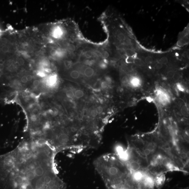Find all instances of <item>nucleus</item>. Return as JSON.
<instances>
[{"label": "nucleus", "instance_id": "9d476101", "mask_svg": "<svg viewBox=\"0 0 189 189\" xmlns=\"http://www.w3.org/2000/svg\"><path fill=\"white\" fill-rule=\"evenodd\" d=\"M181 112L182 114L185 116H189V112H188V109L186 106H184L182 107L181 109Z\"/></svg>", "mask_w": 189, "mask_h": 189}, {"label": "nucleus", "instance_id": "39448f33", "mask_svg": "<svg viewBox=\"0 0 189 189\" xmlns=\"http://www.w3.org/2000/svg\"><path fill=\"white\" fill-rule=\"evenodd\" d=\"M69 75L70 77L74 80H77L81 77V73L76 69L71 71Z\"/></svg>", "mask_w": 189, "mask_h": 189}, {"label": "nucleus", "instance_id": "72a5a7b5", "mask_svg": "<svg viewBox=\"0 0 189 189\" xmlns=\"http://www.w3.org/2000/svg\"><path fill=\"white\" fill-rule=\"evenodd\" d=\"M182 189H189V187H186V188H184Z\"/></svg>", "mask_w": 189, "mask_h": 189}, {"label": "nucleus", "instance_id": "473e14b6", "mask_svg": "<svg viewBox=\"0 0 189 189\" xmlns=\"http://www.w3.org/2000/svg\"><path fill=\"white\" fill-rule=\"evenodd\" d=\"M178 89H179L180 91H184V88H183V86H182L181 85H179L178 86Z\"/></svg>", "mask_w": 189, "mask_h": 189}, {"label": "nucleus", "instance_id": "f3484780", "mask_svg": "<svg viewBox=\"0 0 189 189\" xmlns=\"http://www.w3.org/2000/svg\"><path fill=\"white\" fill-rule=\"evenodd\" d=\"M96 110L98 114H101L103 111V108L101 106H98L96 108Z\"/></svg>", "mask_w": 189, "mask_h": 189}, {"label": "nucleus", "instance_id": "bb28decb", "mask_svg": "<svg viewBox=\"0 0 189 189\" xmlns=\"http://www.w3.org/2000/svg\"><path fill=\"white\" fill-rule=\"evenodd\" d=\"M9 48L7 46H4L2 48V51L4 52H8L9 51Z\"/></svg>", "mask_w": 189, "mask_h": 189}, {"label": "nucleus", "instance_id": "7c9ffc66", "mask_svg": "<svg viewBox=\"0 0 189 189\" xmlns=\"http://www.w3.org/2000/svg\"><path fill=\"white\" fill-rule=\"evenodd\" d=\"M88 111H87V110H86V109H85V110H84L83 111V115H82V116H83V117H87V116H88Z\"/></svg>", "mask_w": 189, "mask_h": 189}, {"label": "nucleus", "instance_id": "cd10ccee", "mask_svg": "<svg viewBox=\"0 0 189 189\" xmlns=\"http://www.w3.org/2000/svg\"><path fill=\"white\" fill-rule=\"evenodd\" d=\"M173 79L177 81L180 78V75L178 73H175L174 76L173 77Z\"/></svg>", "mask_w": 189, "mask_h": 189}, {"label": "nucleus", "instance_id": "7ed1b4c3", "mask_svg": "<svg viewBox=\"0 0 189 189\" xmlns=\"http://www.w3.org/2000/svg\"><path fill=\"white\" fill-rule=\"evenodd\" d=\"M166 178L165 174H162L158 175L155 177V185L156 189H160L165 183Z\"/></svg>", "mask_w": 189, "mask_h": 189}, {"label": "nucleus", "instance_id": "4be33fe9", "mask_svg": "<svg viewBox=\"0 0 189 189\" xmlns=\"http://www.w3.org/2000/svg\"><path fill=\"white\" fill-rule=\"evenodd\" d=\"M153 61V59L151 57L148 56L145 59V62L146 63L148 64H151L152 63Z\"/></svg>", "mask_w": 189, "mask_h": 189}, {"label": "nucleus", "instance_id": "4468645a", "mask_svg": "<svg viewBox=\"0 0 189 189\" xmlns=\"http://www.w3.org/2000/svg\"><path fill=\"white\" fill-rule=\"evenodd\" d=\"M131 83L134 86H137L139 85L140 81L138 79L136 78L133 79L131 81Z\"/></svg>", "mask_w": 189, "mask_h": 189}, {"label": "nucleus", "instance_id": "c85d7f7f", "mask_svg": "<svg viewBox=\"0 0 189 189\" xmlns=\"http://www.w3.org/2000/svg\"><path fill=\"white\" fill-rule=\"evenodd\" d=\"M50 54L52 56H55L57 54V51L55 49H52L50 51Z\"/></svg>", "mask_w": 189, "mask_h": 189}, {"label": "nucleus", "instance_id": "2eb2a0df", "mask_svg": "<svg viewBox=\"0 0 189 189\" xmlns=\"http://www.w3.org/2000/svg\"><path fill=\"white\" fill-rule=\"evenodd\" d=\"M126 55L129 57H132L135 54V52L130 49H128L126 51Z\"/></svg>", "mask_w": 189, "mask_h": 189}, {"label": "nucleus", "instance_id": "6e6552de", "mask_svg": "<svg viewBox=\"0 0 189 189\" xmlns=\"http://www.w3.org/2000/svg\"><path fill=\"white\" fill-rule=\"evenodd\" d=\"M49 113L53 117H56L59 114V111L57 109L55 108H52L49 109Z\"/></svg>", "mask_w": 189, "mask_h": 189}, {"label": "nucleus", "instance_id": "6ab92c4d", "mask_svg": "<svg viewBox=\"0 0 189 189\" xmlns=\"http://www.w3.org/2000/svg\"><path fill=\"white\" fill-rule=\"evenodd\" d=\"M123 43L125 45L129 46L131 44V41L129 38H126L124 41Z\"/></svg>", "mask_w": 189, "mask_h": 189}, {"label": "nucleus", "instance_id": "ddd939ff", "mask_svg": "<svg viewBox=\"0 0 189 189\" xmlns=\"http://www.w3.org/2000/svg\"><path fill=\"white\" fill-rule=\"evenodd\" d=\"M108 84L106 81H103L100 83V87L102 89H106L108 88Z\"/></svg>", "mask_w": 189, "mask_h": 189}, {"label": "nucleus", "instance_id": "f03ea898", "mask_svg": "<svg viewBox=\"0 0 189 189\" xmlns=\"http://www.w3.org/2000/svg\"><path fill=\"white\" fill-rule=\"evenodd\" d=\"M127 146L142 168L155 177L168 172H181L168 148L159 136L137 137L131 139Z\"/></svg>", "mask_w": 189, "mask_h": 189}, {"label": "nucleus", "instance_id": "b1692460", "mask_svg": "<svg viewBox=\"0 0 189 189\" xmlns=\"http://www.w3.org/2000/svg\"><path fill=\"white\" fill-rule=\"evenodd\" d=\"M21 94H22V97L23 98L27 99L28 98V94L26 91H24V92H22Z\"/></svg>", "mask_w": 189, "mask_h": 189}, {"label": "nucleus", "instance_id": "5701e85b", "mask_svg": "<svg viewBox=\"0 0 189 189\" xmlns=\"http://www.w3.org/2000/svg\"><path fill=\"white\" fill-rule=\"evenodd\" d=\"M174 74V72L173 71H169V72H168L167 76V77L168 78H170V79H171V78H173Z\"/></svg>", "mask_w": 189, "mask_h": 189}, {"label": "nucleus", "instance_id": "a211bd4d", "mask_svg": "<svg viewBox=\"0 0 189 189\" xmlns=\"http://www.w3.org/2000/svg\"><path fill=\"white\" fill-rule=\"evenodd\" d=\"M125 38V35L123 34H122V33H120V34H119L118 36V39L119 41H121H121L124 42Z\"/></svg>", "mask_w": 189, "mask_h": 189}, {"label": "nucleus", "instance_id": "f8f14e48", "mask_svg": "<svg viewBox=\"0 0 189 189\" xmlns=\"http://www.w3.org/2000/svg\"><path fill=\"white\" fill-rule=\"evenodd\" d=\"M121 83L124 86H127L129 83V79L126 76L124 77L121 79Z\"/></svg>", "mask_w": 189, "mask_h": 189}, {"label": "nucleus", "instance_id": "1a4fd4ad", "mask_svg": "<svg viewBox=\"0 0 189 189\" xmlns=\"http://www.w3.org/2000/svg\"><path fill=\"white\" fill-rule=\"evenodd\" d=\"M66 96L67 98L69 99H72L74 98L75 96L74 91L71 89L67 90L66 92Z\"/></svg>", "mask_w": 189, "mask_h": 189}, {"label": "nucleus", "instance_id": "a878e982", "mask_svg": "<svg viewBox=\"0 0 189 189\" xmlns=\"http://www.w3.org/2000/svg\"><path fill=\"white\" fill-rule=\"evenodd\" d=\"M18 62L19 65L21 66H23L24 64V63H25L24 60L23 59H22V58H20V59H19L18 61Z\"/></svg>", "mask_w": 189, "mask_h": 189}, {"label": "nucleus", "instance_id": "423d86ee", "mask_svg": "<svg viewBox=\"0 0 189 189\" xmlns=\"http://www.w3.org/2000/svg\"><path fill=\"white\" fill-rule=\"evenodd\" d=\"M74 94L75 98L77 99L81 98L84 96V93L83 90L78 89L75 91Z\"/></svg>", "mask_w": 189, "mask_h": 189}, {"label": "nucleus", "instance_id": "9b49d317", "mask_svg": "<svg viewBox=\"0 0 189 189\" xmlns=\"http://www.w3.org/2000/svg\"><path fill=\"white\" fill-rule=\"evenodd\" d=\"M90 116L92 118H94L97 117L98 115V113L96 110V109H93L90 112Z\"/></svg>", "mask_w": 189, "mask_h": 189}, {"label": "nucleus", "instance_id": "412c9836", "mask_svg": "<svg viewBox=\"0 0 189 189\" xmlns=\"http://www.w3.org/2000/svg\"><path fill=\"white\" fill-rule=\"evenodd\" d=\"M40 82L38 79L35 80L33 83V86L35 87H37L39 86Z\"/></svg>", "mask_w": 189, "mask_h": 189}, {"label": "nucleus", "instance_id": "393cba45", "mask_svg": "<svg viewBox=\"0 0 189 189\" xmlns=\"http://www.w3.org/2000/svg\"><path fill=\"white\" fill-rule=\"evenodd\" d=\"M21 82L23 83H27V79L26 76H24L22 77L21 79Z\"/></svg>", "mask_w": 189, "mask_h": 189}, {"label": "nucleus", "instance_id": "2f4dec72", "mask_svg": "<svg viewBox=\"0 0 189 189\" xmlns=\"http://www.w3.org/2000/svg\"><path fill=\"white\" fill-rule=\"evenodd\" d=\"M26 77H27L28 81H31L33 77L31 75H27Z\"/></svg>", "mask_w": 189, "mask_h": 189}, {"label": "nucleus", "instance_id": "dca6fc26", "mask_svg": "<svg viewBox=\"0 0 189 189\" xmlns=\"http://www.w3.org/2000/svg\"><path fill=\"white\" fill-rule=\"evenodd\" d=\"M168 62L167 59L166 57H163L159 60V63L162 64H165L167 63Z\"/></svg>", "mask_w": 189, "mask_h": 189}, {"label": "nucleus", "instance_id": "0eeeda50", "mask_svg": "<svg viewBox=\"0 0 189 189\" xmlns=\"http://www.w3.org/2000/svg\"><path fill=\"white\" fill-rule=\"evenodd\" d=\"M57 79L55 76H51L49 79V81L48 82V84L49 86L50 87H53L55 86L57 83Z\"/></svg>", "mask_w": 189, "mask_h": 189}, {"label": "nucleus", "instance_id": "20e7f679", "mask_svg": "<svg viewBox=\"0 0 189 189\" xmlns=\"http://www.w3.org/2000/svg\"><path fill=\"white\" fill-rule=\"evenodd\" d=\"M83 73L84 76L87 79L92 78L94 76L95 72L93 68L91 67L87 66L84 69Z\"/></svg>", "mask_w": 189, "mask_h": 189}, {"label": "nucleus", "instance_id": "aec40b11", "mask_svg": "<svg viewBox=\"0 0 189 189\" xmlns=\"http://www.w3.org/2000/svg\"><path fill=\"white\" fill-rule=\"evenodd\" d=\"M39 110L37 108H35L32 111V115L37 116L39 115Z\"/></svg>", "mask_w": 189, "mask_h": 189}, {"label": "nucleus", "instance_id": "c756f323", "mask_svg": "<svg viewBox=\"0 0 189 189\" xmlns=\"http://www.w3.org/2000/svg\"><path fill=\"white\" fill-rule=\"evenodd\" d=\"M156 68L158 69H160L163 67V64L160 63H158L156 64L155 65Z\"/></svg>", "mask_w": 189, "mask_h": 189}, {"label": "nucleus", "instance_id": "f257e3e1", "mask_svg": "<svg viewBox=\"0 0 189 189\" xmlns=\"http://www.w3.org/2000/svg\"><path fill=\"white\" fill-rule=\"evenodd\" d=\"M56 152L41 139L30 138L0 155L1 189H66L57 174Z\"/></svg>", "mask_w": 189, "mask_h": 189}]
</instances>
